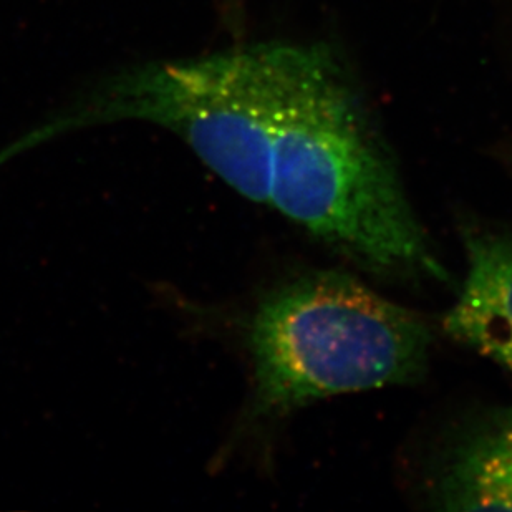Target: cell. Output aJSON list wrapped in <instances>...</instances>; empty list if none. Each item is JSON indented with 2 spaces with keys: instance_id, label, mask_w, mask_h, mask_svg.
<instances>
[{
  "instance_id": "6da1fadb",
  "label": "cell",
  "mask_w": 512,
  "mask_h": 512,
  "mask_svg": "<svg viewBox=\"0 0 512 512\" xmlns=\"http://www.w3.org/2000/svg\"><path fill=\"white\" fill-rule=\"evenodd\" d=\"M123 121L171 131L242 198L368 274L450 281L352 78L325 45L261 42L136 63L62 108L68 131Z\"/></svg>"
},
{
  "instance_id": "7a4b0ae2",
  "label": "cell",
  "mask_w": 512,
  "mask_h": 512,
  "mask_svg": "<svg viewBox=\"0 0 512 512\" xmlns=\"http://www.w3.org/2000/svg\"><path fill=\"white\" fill-rule=\"evenodd\" d=\"M431 332L357 277L307 272L269 290L247 327L252 393L244 421L289 415L322 398L418 382Z\"/></svg>"
},
{
  "instance_id": "3957f363",
  "label": "cell",
  "mask_w": 512,
  "mask_h": 512,
  "mask_svg": "<svg viewBox=\"0 0 512 512\" xmlns=\"http://www.w3.org/2000/svg\"><path fill=\"white\" fill-rule=\"evenodd\" d=\"M463 242L468 272L443 327L512 375V232L464 226Z\"/></svg>"
},
{
  "instance_id": "277c9868",
  "label": "cell",
  "mask_w": 512,
  "mask_h": 512,
  "mask_svg": "<svg viewBox=\"0 0 512 512\" xmlns=\"http://www.w3.org/2000/svg\"><path fill=\"white\" fill-rule=\"evenodd\" d=\"M443 511H512V406L478 426L436 481Z\"/></svg>"
}]
</instances>
